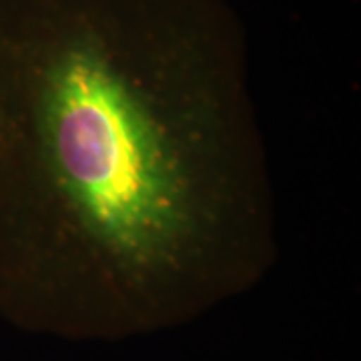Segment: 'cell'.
<instances>
[{
    "mask_svg": "<svg viewBox=\"0 0 361 361\" xmlns=\"http://www.w3.org/2000/svg\"><path fill=\"white\" fill-rule=\"evenodd\" d=\"M279 257L229 0H0V317L37 336L175 329Z\"/></svg>",
    "mask_w": 361,
    "mask_h": 361,
    "instance_id": "obj_1",
    "label": "cell"
}]
</instances>
